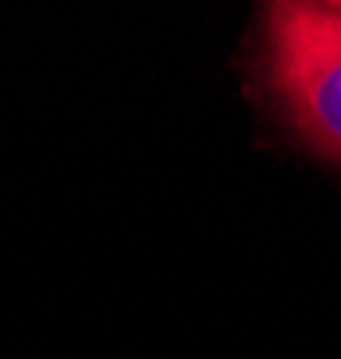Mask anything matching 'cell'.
I'll return each instance as SVG.
<instances>
[{
  "instance_id": "obj_1",
  "label": "cell",
  "mask_w": 341,
  "mask_h": 359,
  "mask_svg": "<svg viewBox=\"0 0 341 359\" xmlns=\"http://www.w3.org/2000/svg\"><path fill=\"white\" fill-rule=\"evenodd\" d=\"M266 69L291 126L341 165V4H269Z\"/></svg>"
}]
</instances>
